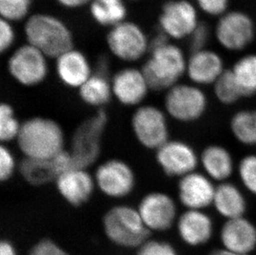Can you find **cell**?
<instances>
[{"label":"cell","mask_w":256,"mask_h":255,"mask_svg":"<svg viewBox=\"0 0 256 255\" xmlns=\"http://www.w3.org/2000/svg\"><path fill=\"white\" fill-rule=\"evenodd\" d=\"M230 128L234 138L244 145H256V110H242L232 120Z\"/></svg>","instance_id":"27"},{"label":"cell","mask_w":256,"mask_h":255,"mask_svg":"<svg viewBox=\"0 0 256 255\" xmlns=\"http://www.w3.org/2000/svg\"><path fill=\"white\" fill-rule=\"evenodd\" d=\"M15 31L12 22L7 20H0V52H5L12 46L15 41Z\"/></svg>","instance_id":"38"},{"label":"cell","mask_w":256,"mask_h":255,"mask_svg":"<svg viewBox=\"0 0 256 255\" xmlns=\"http://www.w3.org/2000/svg\"><path fill=\"white\" fill-rule=\"evenodd\" d=\"M239 176L244 188L256 195V154H250L242 159L239 165Z\"/></svg>","instance_id":"32"},{"label":"cell","mask_w":256,"mask_h":255,"mask_svg":"<svg viewBox=\"0 0 256 255\" xmlns=\"http://www.w3.org/2000/svg\"><path fill=\"white\" fill-rule=\"evenodd\" d=\"M58 176L73 169H78L76 166L75 161L70 151L62 150L52 158Z\"/></svg>","instance_id":"37"},{"label":"cell","mask_w":256,"mask_h":255,"mask_svg":"<svg viewBox=\"0 0 256 255\" xmlns=\"http://www.w3.org/2000/svg\"><path fill=\"white\" fill-rule=\"evenodd\" d=\"M20 171L24 179L32 186L46 185L58 178L52 159L24 158L20 164Z\"/></svg>","instance_id":"26"},{"label":"cell","mask_w":256,"mask_h":255,"mask_svg":"<svg viewBox=\"0 0 256 255\" xmlns=\"http://www.w3.org/2000/svg\"><path fill=\"white\" fill-rule=\"evenodd\" d=\"M32 0H0L1 18L8 22L20 21L27 17Z\"/></svg>","instance_id":"31"},{"label":"cell","mask_w":256,"mask_h":255,"mask_svg":"<svg viewBox=\"0 0 256 255\" xmlns=\"http://www.w3.org/2000/svg\"><path fill=\"white\" fill-rule=\"evenodd\" d=\"M90 12L98 24L113 28L126 21L127 8L124 0H92Z\"/></svg>","instance_id":"24"},{"label":"cell","mask_w":256,"mask_h":255,"mask_svg":"<svg viewBox=\"0 0 256 255\" xmlns=\"http://www.w3.org/2000/svg\"><path fill=\"white\" fill-rule=\"evenodd\" d=\"M208 255H244L239 254L232 253L230 251L226 250H216L212 251V253L209 254Z\"/></svg>","instance_id":"42"},{"label":"cell","mask_w":256,"mask_h":255,"mask_svg":"<svg viewBox=\"0 0 256 255\" xmlns=\"http://www.w3.org/2000/svg\"><path fill=\"white\" fill-rule=\"evenodd\" d=\"M206 97L202 90L191 84H176L168 90L165 108L168 114L181 122L196 120L206 108Z\"/></svg>","instance_id":"8"},{"label":"cell","mask_w":256,"mask_h":255,"mask_svg":"<svg viewBox=\"0 0 256 255\" xmlns=\"http://www.w3.org/2000/svg\"><path fill=\"white\" fill-rule=\"evenodd\" d=\"M212 204L216 212L226 220L244 216L246 210V202L239 188L226 182L216 188Z\"/></svg>","instance_id":"22"},{"label":"cell","mask_w":256,"mask_h":255,"mask_svg":"<svg viewBox=\"0 0 256 255\" xmlns=\"http://www.w3.org/2000/svg\"><path fill=\"white\" fill-rule=\"evenodd\" d=\"M106 42L116 58L128 62L140 60L150 49V41L140 26L126 20L110 28Z\"/></svg>","instance_id":"6"},{"label":"cell","mask_w":256,"mask_h":255,"mask_svg":"<svg viewBox=\"0 0 256 255\" xmlns=\"http://www.w3.org/2000/svg\"><path fill=\"white\" fill-rule=\"evenodd\" d=\"M178 230L182 240L188 246H202L212 238L213 223L202 210H188L178 219Z\"/></svg>","instance_id":"20"},{"label":"cell","mask_w":256,"mask_h":255,"mask_svg":"<svg viewBox=\"0 0 256 255\" xmlns=\"http://www.w3.org/2000/svg\"><path fill=\"white\" fill-rule=\"evenodd\" d=\"M210 36L209 28L204 22H199L196 28L190 35L189 45L192 53L204 50L206 44H208Z\"/></svg>","instance_id":"35"},{"label":"cell","mask_w":256,"mask_h":255,"mask_svg":"<svg viewBox=\"0 0 256 255\" xmlns=\"http://www.w3.org/2000/svg\"><path fill=\"white\" fill-rule=\"evenodd\" d=\"M198 24L195 8L186 0L168 2L160 14V29L172 38L190 36Z\"/></svg>","instance_id":"11"},{"label":"cell","mask_w":256,"mask_h":255,"mask_svg":"<svg viewBox=\"0 0 256 255\" xmlns=\"http://www.w3.org/2000/svg\"><path fill=\"white\" fill-rule=\"evenodd\" d=\"M136 255H178V253L168 242L148 240L138 247Z\"/></svg>","instance_id":"33"},{"label":"cell","mask_w":256,"mask_h":255,"mask_svg":"<svg viewBox=\"0 0 256 255\" xmlns=\"http://www.w3.org/2000/svg\"><path fill=\"white\" fill-rule=\"evenodd\" d=\"M232 70L244 96L256 94V55L242 58Z\"/></svg>","instance_id":"28"},{"label":"cell","mask_w":256,"mask_h":255,"mask_svg":"<svg viewBox=\"0 0 256 255\" xmlns=\"http://www.w3.org/2000/svg\"><path fill=\"white\" fill-rule=\"evenodd\" d=\"M29 255H69L54 241L44 238L34 244Z\"/></svg>","instance_id":"36"},{"label":"cell","mask_w":256,"mask_h":255,"mask_svg":"<svg viewBox=\"0 0 256 255\" xmlns=\"http://www.w3.org/2000/svg\"><path fill=\"white\" fill-rule=\"evenodd\" d=\"M17 142L25 158L52 159L64 150V134L54 120L34 117L21 124Z\"/></svg>","instance_id":"1"},{"label":"cell","mask_w":256,"mask_h":255,"mask_svg":"<svg viewBox=\"0 0 256 255\" xmlns=\"http://www.w3.org/2000/svg\"><path fill=\"white\" fill-rule=\"evenodd\" d=\"M216 188L210 178L194 172L178 183V198L188 210H202L212 204Z\"/></svg>","instance_id":"15"},{"label":"cell","mask_w":256,"mask_h":255,"mask_svg":"<svg viewBox=\"0 0 256 255\" xmlns=\"http://www.w3.org/2000/svg\"><path fill=\"white\" fill-rule=\"evenodd\" d=\"M224 70L219 55L206 49L192 53L186 62L188 76L196 84H214Z\"/></svg>","instance_id":"21"},{"label":"cell","mask_w":256,"mask_h":255,"mask_svg":"<svg viewBox=\"0 0 256 255\" xmlns=\"http://www.w3.org/2000/svg\"><path fill=\"white\" fill-rule=\"evenodd\" d=\"M63 7L68 8H78L90 4L92 0H56Z\"/></svg>","instance_id":"40"},{"label":"cell","mask_w":256,"mask_h":255,"mask_svg":"<svg viewBox=\"0 0 256 255\" xmlns=\"http://www.w3.org/2000/svg\"><path fill=\"white\" fill-rule=\"evenodd\" d=\"M214 92L216 98L226 104H232L244 97L232 70L223 72L214 83Z\"/></svg>","instance_id":"29"},{"label":"cell","mask_w":256,"mask_h":255,"mask_svg":"<svg viewBox=\"0 0 256 255\" xmlns=\"http://www.w3.org/2000/svg\"><path fill=\"white\" fill-rule=\"evenodd\" d=\"M0 255H18L16 248L8 240L1 241L0 244Z\"/></svg>","instance_id":"41"},{"label":"cell","mask_w":256,"mask_h":255,"mask_svg":"<svg viewBox=\"0 0 256 255\" xmlns=\"http://www.w3.org/2000/svg\"><path fill=\"white\" fill-rule=\"evenodd\" d=\"M132 1H136V0H132Z\"/></svg>","instance_id":"43"},{"label":"cell","mask_w":256,"mask_h":255,"mask_svg":"<svg viewBox=\"0 0 256 255\" xmlns=\"http://www.w3.org/2000/svg\"><path fill=\"white\" fill-rule=\"evenodd\" d=\"M16 168L14 156L7 147H0V179L2 182L10 179Z\"/></svg>","instance_id":"34"},{"label":"cell","mask_w":256,"mask_h":255,"mask_svg":"<svg viewBox=\"0 0 256 255\" xmlns=\"http://www.w3.org/2000/svg\"><path fill=\"white\" fill-rule=\"evenodd\" d=\"M132 128L138 142L150 150H158L168 141L167 120L155 106L140 107L132 117Z\"/></svg>","instance_id":"9"},{"label":"cell","mask_w":256,"mask_h":255,"mask_svg":"<svg viewBox=\"0 0 256 255\" xmlns=\"http://www.w3.org/2000/svg\"><path fill=\"white\" fill-rule=\"evenodd\" d=\"M21 124L15 117L14 110L10 104L0 106V140L2 142L17 140Z\"/></svg>","instance_id":"30"},{"label":"cell","mask_w":256,"mask_h":255,"mask_svg":"<svg viewBox=\"0 0 256 255\" xmlns=\"http://www.w3.org/2000/svg\"><path fill=\"white\" fill-rule=\"evenodd\" d=\"M107 123V114L99 110L76 128L72 135L70 152L78 169H86L96 162Z\"/></svg>","instance_id":"5"},{"label":"cell","mask_w":256,"mask_h":255,"mask_svg":"<svg viewBox=\"0 0 256 255\" xmlns=\"http://www.w3.org/2000/svg\"><path fill=\"white\" fill-rule=\"evenodd\" d=\"M254 24L246 14L232 12L224 15L216 26V38L224 48L242 50L254 38Z\"/></svg>","instance_id":"14"},{"label":"cell","mask_w":256,"mask_h":255,"mask_svg":"<svg viewBox=\"0 0 256 255\" xmlns=\"http://www.w3.org/2000/svg\"><path fill=\"white\" fill-rule=\"evenodd\" d=\"M138 210L150 230H168L176 219V204L165 193L152 192L145 196L140 203Z\"/></svg>","instance_id":"13"},{"label":"cell","mask_w":256,"mask_h":255,"mask_svg":"<svg viewBox=\"0 0 256 255\" xmlns=\"http://www.w3.org/2000/svg\"><path fill=\"white\" fill-rule=\"evenodd\" d=\"M199 7L210 15H220L225 12L228 0H196Z\"/></svg>","instance_id":"39"},{"label":"cell","mask_w":256,"mask_h":255,"mask_svg":"<svg viewBox=\"0 0 256 255\" xmlns=\"http://www.w3.org/2000/svg\"><path fill=\"white\" fill-rule=\"evenodd\" d=\"M107 238L122 248H138L150 237V230L138 210L128 206L112 207L103 218Z\"/></svg>","instance_id":"4"},{"label":"cell","mask_w":256,"mask_h":255,"mask_svg":"<svg viewBox=\"0 0 256 255\" xmlns=\"http://www.w3.org/2000/svg\"><path fill=\"white\" fill-rule=\"evenodd\" d=\"M113 94L108 76L94 73L79 88V96L84 103L94 107H102L109 103Z\"/></svg>","instance_id":"25"},{"label":"cell","mask_w":256,"mask_h":255,"mask_svg":"<svg viewBox=\"0 0 256 255\" xmlns=\"http://www.w3.org/2000/svg\"><path fill=\"white\" fill-rule=\"evenodd\" d=\"M56 185L66 202L73 206H80L92 198L94 180L86 169H73L58 176Z\"/></svg>","instance_id":"18"},{"label":"cell","mask_w":256,"mask_h":255,"mask_svg":"<svg viewBox=\"0 0 256 255\" xmlns=\"http://www.w3.org/2000/svg\"><path fill=\"white\" fill-rule=\"evenodd\" d=\"M112 86L116 99L127 106L141 103L150 90L142 70L136 68L118 70L112 78Z\"/></svg>","instance_id":"16"},{"label":"cell","mask_w":256,"mask_h":255,"mask_svg":"<svg viewBox=\"0 0 256 255\" xmlns=\"http://www.w3.org/2000/svg\"><path fill=\"white\" fill-rule=\"evenodd\" d=\"M94 180L104 195L124 198L134 190V174L130 166L118 159L104 162L96 169Z\"/></svg>","instance_id":"10"},{"label":"cell","mask_w":256,"mask_h":255,"mask_svg":"<svg viewBox=\"0 0 256 255\" xmlns=\"http://www.w3.org/2000/svg\"><path fill=\"white\" fill-rule=\"evenodd\" d=\"M46 56L30 44L15 50L8 59L10 75L24 86H34L46 79L48 72Z\"/></svg>","instance_id":"7"},{"label":"cell","mask_w":256,"mask_h":255,"mask_svg":"<svg viewBox=\"0 0 256 255\" xmlns=\"http://www.w3.org/2000/svg\"><path fill=\"white\" fill-rule=\"evenodd\" d=\"M150 90L171 89L186 72V62L181 49L170 42L150 50V56L142 66Z\"/></svg>","instance_id":"3"},{"label":"cell","mask_w":256,"mask_h":255,"mask_svg":"<svg viewBox=\"0 0 256 255\" xmlns=\"http://www.w3.org/2000/svg\"><path fill=\"white\" fill-rule=\"evenodd\" d=\"M56 70L60 82L70 88H80L92 75L86 56L75 48L56 58Z\"/></svg>","instance_id":"19"},{"label":"cell","mask_w":256,"mask_h":255,"mask_svg":"<svg viewBox=\"0 0 256 255\" xmlns=\"http://www.w3.org/2000/svg\"><path fill=\"white\" fill-rule=\"evenodd\" d=\"M28 44L44 53L46 58H56L74 48L73 36L64 22L54 15L36 14L24 25Z\"/></svg>","instance_id":"2"},{"label":"cell","mask_w":256,"mask_h":255,"mask_svg":"<svg viewBox=\"0 0 256 255\" xmlns=\"http://www.w3.org/2000/svg\"><path fill=\"white\" fill-rule=\"evenodd\" d=\"M156 159L168 176L181 178L195 172L198 164V158L194 148L178 140H168L157 150Z\"/></svg>","instance_id":"12"},{"label":"cell","mask_w":256,"mask_h":255,"mask_svg":"<svg viewBox=\"0 0 256 255\" xmlns=\"http://www.w3.org/2000/svg\"><path fill=\"white\" fill-rule=\"evenodd\" d=\"M200 162L210 179L224 182L233 172V159L226 148L220 145H210L203 150Z\"/></svg>","instance_id":"23"},{"label":"cell","mask_w":256,"mask_h":255,"mask_svg":"<svg viewBox=\"0 0 256 255\" xmlns=\"http://www.w3.org/2000/svg\"><path fill=\"white\" fill-rule=\"evenodd\" d=\"M220 240L226 250L249 255L256 248V227L244 216L228 220L222 228Z\"/></svg>","instance_id":"17"}]
</instances>
